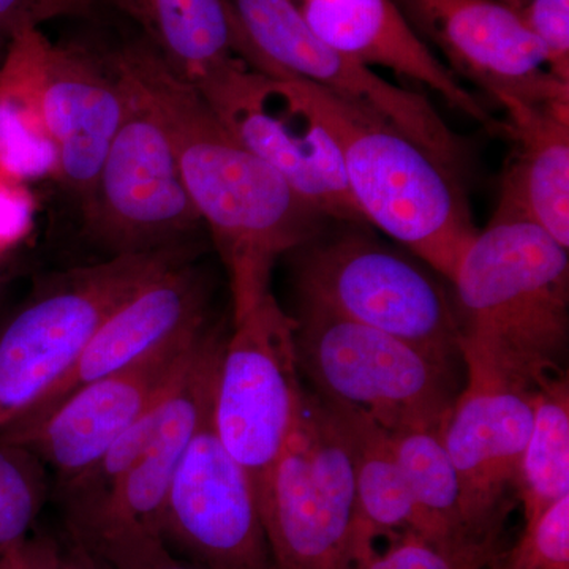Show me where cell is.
Here are the masks:
<instances>
[{"mask_svg": "<svg viewBox=\"0 0 569 569\" xmlns=\"http://www.w3.org/2000/svg\"><path fill=\"white\" fill-rule=\"evenodd\" d=\"M111 59L170 138L187 192L227 269L234 323L271 293L277 261L320 234L326 219L271 164L239 144L201 93L144 40Z\"/></svg>", "mask_w": 569, "mask_h": 569, "instance_id": "6da1fadb", "label": "cell"}, {"mask_svg": "<svg viewBox=\"0 0 569 569\" xmlns=\"http://www.w3.org/2000/svg\"><path fill=\"white\" fill-rule=\"evenodd\" d=\"M468 372L533 391L563 372L569 337V260L537 224L490 220L451 279Z\"/></svg>", "mask_w": 569, "mask_h": 569, "instance_id": "7a4b0ae2", "label": "cell"}, {"mask_svg": "<svg viewBox=\"0 0 569 569\" xmlns=\"http://www.w3.org/2000/svg\"><path fill=\"white\" fill-rule=\"evenodd\" d=\"M293 81L339 148L365 222L451 282L478 234L460 176L381 116Z\"/></svg>", "mask_w": 569, "mask_h": 569, "instance_id": "3957f363", "label": "cell"}, {"mask_svg": "<svg viewBox=\"0 0 569 569\" xmlns=\"http://www.w3.org/2000/svg\"><path fill=\"white\" fill-rule=\"evenodd\" d=\"M190 260L189 247L111 254L47 280L0 329V430L73 367L104 321L141 288Z\"/></svg>", "mask_w": 569, "mask_h": 569, "instance_id": "277c9868", "label": "cell"}, {"mask_svg": "<svg viewBox=\"0 0 569 569\" xmlns=\"http://www.w3.org/2000/svg\"><path fill=\"white\" fill-rule=\"evenodd\" d=\"M361 224L331 238L316 236L291 252L299 306L396 337L451 369L460 356V331L443 283Z\"/></svg>", "mask_w": 569, "mask_h": 569, "instance_id": "5b68a950", "label": "cell"}, {"mask_svg": "<svg viewBox=\"0 0 569 569\" xmlns=\"http://www.w3.org/2000/svg\"><path fill=\"white\" fill-rule=\"evenodd\" d=\"M299 372L325 402L365 413L388 432L443 429L455 403L451 369L377 329L299 306Z\"/></svg>", "mask_w": 569, "mask_h": 569, "instance_id": "8992f818", "label": "cell"}, {"mask_svg": "<svg viewBox=\"0 0 569 569\" xmlns=\"http://www.w3.org/2000/svg\"><path fill=\"white\" fill-rule=\"evenodd\" d=\"M257 498L277 569H351L353 466L336 419L313 392H305Z\"/></svg>", "mask_w": 569, "mask_h": 569, "instance_id": "52a82bcc", "label": "cell"}, {"mask_svg": "<svg viewBox=\"0 0 569 569\" xmlns=\"http://www.w3.org/2000/svg\"><path fill=\"white\" fill-rule=\"evenodd\" d=\"M224 340L216 326L206 331L163 397L159 422L137 462L99 503L67 515L70 549L86 563H110L163 542L160 522L164 501L183 455L211 410Z\"/></svg>", "mask_w": 569, "mask_h": 569, "instance_id": "ba28073f", "label": "cell"}, {"mask_svg": "<svg viewBox=\"0 0 569 569\" xmlns=\"http://www.w3.org/2000/svg\"><path fill=\"white\" fill-rule=\"evenodd\" d=\"M299 373L293 317L271 291L224 340L211 407L217 437L257 492L298 421L306 392Z\"/></svg>", "mask_w": 569, "mask_h": 569, "instance_id": "9c48e42d", "label": "cell"}, {"mask_svg": "<svg viewBox=\"0 0 569 569\" xmlns=\"http://www.w3.org/2000/svg\"><path fill=\"white\" fill-rule=\"evenodd\" d=\"M216 118L325 219L366 223L339 148L293 80L236 66L194 88Z\"/></svg>", "mask_w": 569, "mask_h": 569, "instance_id": "30bf717a", "label": "cell"}, {"mask_svg": "<svg viewBox=\"0 0 569 569\" xmlns=\"http://www.w3.org/2000/svg\"><path fill=\"white\" fill-rule=\"evenodd\" d=\"M123 78L130 88L129 107L91 200L82 208L89 233L111 254L181 244L203 223L159 116L137 86Z\"/></svg>", "mask_w": 569, "mask_h": 569, "instance_id": "8fae6325", "label": "cell"}, {"mask_svg": "<svg viewBox=\"0 0 569 569\" xmlns=\"http://www.w3.org/2000/svg\"><path fill=\"white\" fill-rule=\"evenodd\" d=\"M257 50L277 77L301 80L381 116L462 174L466 149L425 96L392 84L337 51L307 26L295 0H230Z\"/></svg>", "mask_w": 569, "mask_h": 569, "instance_id": "7c38bea8", "label": "cell"}, {"mask_svg": "<svg viewBox=\"0 0 569 569\" xmlns=\"http://www.w3.org/2000/svg\"><path fill=\"white\" fill-rule=\"evenodd\" d=\"M160 533L200 569H277L252 479L217 437L211 410L176 471Z\"/></svg>", "mask_w": 569, "mask_h": 569, "instance_id": "4fadbf2b", "label": "cell"}, {"mask_svg": "<svg viewBox=\"0 0 569 569\" xmlns=\"http://www.w3.org/2000/svg\"><path fill=\"white\" fill-rule=\"evenodd\" d=\"M209 326L84 385L43 417L11 422L0 430V443L24 448L69 485L170 391Z\"/></svg>", "mask_w": 569, "mask_h": 569, "instance_id": "5bb4252c", "label": "cell"}, {"mask_svg": "<svg viewBox=\"0 0 569 569\" xmlns=\"http://www.w3.org/2000/svg\"><path fill=\"white\" fill-rule=\"evenodd\" d=\"M455 77L489 93L505 111L569 102V82L550 71L518 10L500 0H395Z\"/></svg>", "mask_w": 569, "mask_h": 569, "instance_id": "9a60e30c", "label": "cell"}, {"mask_svg": "<svg viewBox=\"0 0 569 569\" xmlns=\"http://www.w3.org/2000/svg\"><path fill=\"white\" fill-rule=\"evenodd\" d=\"M40 104L56 149V174L81 209L129 107V82L111 56L39 37Z\"/></svg>", "mask_w": 569, "mask_h": 569, "instance_id": "2e32d148", "label": "cell"}, {"mask_svg": "<svg viewBox=\"0 0 569 569\" xmlns=\"http://www.w3.org/2000/svg\"><path fill=\"white\" fill-rule=\"evenodd\" d=\"M531 425V391L468 372L445 422L443 441L458 471L463 522L473 533L501 531L505 493L518 481Z\"/></svg>", "mask_w": 569, "mask_h": 569, "instance_id": "e0dca14e", "label": "cell"}, {"mask_svg": "<svg viewBox=\"0 0 569 569\" xmlns=\"http://www.w3.org/2000/svg\"><path fill=\"white\" fill-rule=\"evenodd\" d=\"M209 295L208 280L190 260L168 269L104 321L69 372L17 421L43 417L84 385L203 328L209 323Z\"/></svg>", "mask_w": 569, "mask_h": 569, "instance_id": "ac0fdd59", "label": "cell"}, {"mask_svg": "<svg viewBox=\"0 0 569 569\" xmlns=\"http://www.w3.org/2000/svg\"><path fill=\"white\" fill-rule=\"evenodd\" d=\"M176 77L200 88L222 71L249 66L277 77L247 36L230 0H107Z\"/></svg>", "mask_w": 569, "mask_h": 569, "instance_id": "d6986e66", "label": "cell"}, {"mask_svg": "<svg viewBox=\"0 0 569 569\" xmlns=\"http://www.w3.org/2000/svg\"><path fill=\"white\" fill-rule=\"evenodd\" d=\"M501 130L512 142L492 220L537 224L569 247V102L511 108Z\"/></svg>", "mask_w": 569, "mask_h": 569, "instance_id": "ffe728a7", "label": "cell"}, {"mask_svg": "<svg viewBox=\"0 0 569 569\" xmlns=\"http://www.w3.org/2000/svg\"><path fill=\"white\" fill-rule=\"evenodd\" d=\"M321 402L336 419L353 466L356 507L350 550L353 569L377 552L378 539L415 531L417 511L388 430L365 413Z\"/></svg>", "mask_w": 569, "mask_h": 569, "instance_id": "44dd1931", "label": "cell"}, {"mask_svg": "<svg viewBox=\"0 0 569 569\" xmlns=\"http://www.w3.org/2000/svg\"><path fill=\"white\" fill-rule=\"evenodd\" d=\"M40 31L18 32L0 62V171L9 181L56 173L40 104Z\"/></svg>", "mask_w": 569, "mask_h": 569, "instance_id": "7402d4cb", "label": "cell"}, {"mask_svg": "<svg viewBox=\"0 0 569 569\" xmlns=\"http://www.w3.org/2000/svg\"><path fill=\"white\" fill-rule=\"evenodd\" d=\"M533 425L520 459L518 488L526 523L569 497V380L548 378L531 391Z\"/></svg>", "mask_w": 569, "mask_h": 569, "instance_id": "603a6c76", "label": "cell"}, {"mask_svg": "<svg viewBox=\"0 0 569 569\" xmlns=\"http://www.w3.org/2000/svg\"><path fill=\"white\" fill-rule=\"evenodd\" d=\"M389 436L417 511L415 533L433 541L477 535L463 522L458 471L445 447L443 429L403 430Z\"/></svg>", "mask_w": 569, "mask_h": 569, "instance_id": "cb8c5ba5", "label": "cell"}, {"mask_svg": "<svg viewBox=\"0 0 569 569\" xmlns=\"http://www.w3.org/2000/svg\"><path fill=\"white\" fill-rule=\"evenodd\" d=\"M500 537L501 531H492L433 541L406 531L389 539L387 550H377L353 569H488L503 550Z\"/></svg>", "mask_w": 569, "mask_h": 569, "instance_id": "d4e9b609", "label": "cell"}, {"mask_svg": "<svg viewBox=\"0 0 569 569\" xmlns=\"http://www.w3.org/2000/svg\"><path fill=\"white\" fill-rule=\"evenodd\" d=\"M44 498L43 463L24 448L0 443V556L29 537Z\"/></svg>", "mask_w": 569, "mask_h": 569, "instance_id": "484cf974", "label": "cell"}, {"mask_svg": "<svg viewBox=\"0 0 569 569\" xmlns=\"http://www.w3.org/2000/svg\"><path fill=\"white\" fill-rule=\"evenodd\" d=\"M488 569H569V497L526 523L515 548L501 550Z\"/></svg>", "mask_w": 569, "mask_h": 569, "instance_id": "4316f807", "label": "cell"}, {"mask_svg": "<svg viewBox=\"0 0 569 569\" xmlns=\"http://www.w3.org/2000/svg\"><path fill=\"white\" fill-rule=\"evenodd\" d=\"M518 13L541 44L550 71L569 82V0H527Z\"/></svg>", "mask_w": 569, "mask_h": 569, "instance_id": "83f0119b", "label": "cell"}, {"mask_svg": "<svg viewBox=\"0 0 569 569\" xmlns=\"http://www.w3.org/2000/svg\"><path fill=\"white\" fill-rule=\"evenodd\" d=\"M91 0H0V62L10 41L26 28H40L41 22L69 11L86 9Z\"/></svg>", "mask_w": 569, "mask_h": 569, "instance_id": "f1b7e54d", "label": "cell"}, {"mask_svg": "<svg viewBox=\"0 0 569 569\" xmlns=\"http://www.w3.org/2000/svg\"><path fill=\"white\" fill-rule=\"evenodd\" d=\"M14 569H78L71 550H63L47 535L28 537L13 549Z\"/></svg>", "mask_w": 569, "mask_h": 569, "instance_id": "f546056e", "label": "cell"}, {"mask_svg": "<svg viewBox=\"0 0 569 569\" xmlns=\"http://www.w3.org/2000/svg\"><path fill=\"white\" fill-rule=\"evenodd\" d=\"M123 569H200L193 567V565L187 563L171 552L167 546H160V548L151 550L140 559L134 560L132 565Z\"/></svg>", "mask_w": 569, "mask_h": 569, "instance_id": "4dcf8cb0", "label": "cell"}, {"mask_svg": "<svg viewBox=\"0 0 569 569\" xmlns=\"http://www.w3.org/2000/svg\"><path fill=\"white\" fill-rule=\"evenodd\" d=\"M0 569H14L13 565V549L9 550V552L0 556Z\"/></svg>", "mask_w": 569, "mask_h": 569, "instance_id": "1f68e13d", "label": "cell"}, {"mask_svg": "<svg viewBox=\"0 0 569 569\" xmlns=\"http://www.w3.org/2000/svg\"><path fill=\"white\" fill-rule=\"evenodd\" d=\"M500 2L507 3L511 9L519 10L522 9L527 0H500Z\"/></svg>", "mask_w": 569, "mask_h": 569, "instance_id": "d6a6232c", "label": "cell"}, {"mask_svg": "<svg viewBox=\"0 0 569 569\" xmlns=\"http://www.w3.org/2000/svg\"><path fill=\"white\" fill-rule=\"evenodd\" d=\"M7 280H9V274H6V272L0 271V296H2L3 290H6Z\"/></svg>", "mask_w": 569, "mask_h": 569, "instance_id": "836d02e7", "label": "cell"}, {"mask_svg": "<svg viewBox=\"0 0 569 569\" xmlns=\"http://www.w3.org/2000/svg\"><path fill=\"white\" fill-rule=\"evenodd\" d=\"M71 553H73V552H71ZM73 556H74V553H73ZM74 559H77V561H78V569H86L84 565L81 563L80 559H78L77 556H74Z\"/></svg>", "mask_w": 569, "mask_h": 569, "instance_id": "e575fe53", "label": "cell"}, {"mask_svg": "<svg viewBox=\"0 0 569 569\" xmlns=\"http://www.w3.org/2000/svg\"><path fill=\"white\" fill-rule=\"evenodd\" d=\"M0 182H11L6 178V176L2 174V171H0Z\"/></svg>", "mask_w": 569, "mask_h": 569, "instance_id": "d590c367", "label": "cell"}]
</instances>
